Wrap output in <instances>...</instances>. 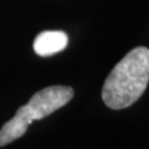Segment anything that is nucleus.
Segmentation results:
<instances>
[{"instance_id": "nucleus-3", "label": "nucleus", "mask_w": 149, "mask_h": 149, "mask_svg": "<svg viewBox=\"0 0 149 149\" xmlns=\"http://www.w3.org/2000/svg\"><path fill=\"white\" fill-rule=\"evenodd\" d=\"M68 37L63 31H44L36 36L34 50L39 56H51L67 46Z\"/></svg>"}, {"instance_id": "nucleus-1", "label": "nucleus", "mask_w": 149, "mask_h": 149, "mask_svg": "<svg viewBox=\"0 0 149 149\" xmlns=\"http://www.w3.org/2000/svg\"><path fill=\"white\" fill-rule=\"evenodd\" d=\"M149 82V49L139 46L116 65L106 78L102 100L112 109H123L137 102Z\"/></svg>"}, {"instance_id": "nucleus-2", "label": "nucleus", "mask_w": 149, "mask_h": 149, "mask_svg": "<svg viewBox=\"0 0 149 149\" xmlns=\"http://www.w3.org/2000/svg\"><path fill=\"white\" fill-rule=\"evenodd\" d=\"M73 97L68 86H50L36 92L25 106L16 111L15 116L0 129V147L21 138L34 120H40L62 108Z\"/></svg>"}]
</instances>
